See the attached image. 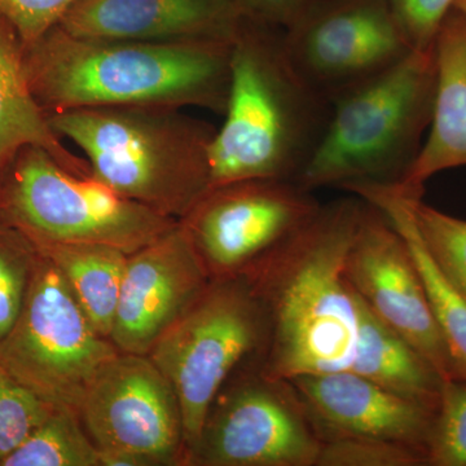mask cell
Returning <instances> with one entry per match:
<instances>
[{"label":"cell","instance_id":"cell-1","mask_svg":"<svg viewBox=\"0 0 466 466\" xmlns=\"http://www.w3.org/2000/svg\"><path fill=\"white\" fill-rule=\"evenodd\" d=\"M364 202L321 205L302 228L244 272L266 315L259 370L275 379L349 370L357 349V294L346 258Z\"/></svg>","mask_w":466,"mask_h":466},{"label":"cell","instance_id":"cell-2","mask_svg":"<svg viewBox=\"0 0 466 466\" xmlns=\"http://www.w3.org/2000/svg\"><path fill=\"white\" fill-rule=\"evenodd\" d=\"M232 42L90 38L52 27L24 47L46 115L99 106H198L225 115Z\"/></svg>","mask_w":466,"mask_h":466},{"label":"cell","instance_id":"cell-3","mask_svg":"<svg viewBox=\"0 0 466 466\" xmlns=\"http://www.w3.org/2000/svg\"><path fill=\"white\" fill-rule=\"evenodd\" d=\"M330 103L299 75L283 30L242 21L232 41L225 122L210 150V189L247 179L297 180Z\"/></svg>","mask_w":466,"mask_h":466},{"label":"cell","instance_id":"cell-4","mask_svg":"<svg viewBox=\"0 0 466 466\" xmlns=\"http://www.w3.org/2000/svg\"><path fill=\"white\" fill-rule=\"evenodd\" d=\"M84 150L91 177L128 200L180 219L210 189L217 127L174 106L82 108L47 115Z\"/></svg>","mask_w":466,"mask_h":466},{"label":"cell","instance_id":"cell-5","mask_svg":"<svg viewBox=\"0 0 466 466\" xmlns=\"http://www.w3.org/2000/svg\"><path fill=\"white\" fill-rule=\"evenodd\" d=\"M435 82L434 46L413 48L385 72L334 97L323 135L296 182L308 191L397 183L424 143Z\"/></svg>","mask_w":466,"mask_h":466},{"label":"cell","instance_id":"cell-6","mask_svg":"<svg viewBox=\"0 0 466 466\" xmlns=\"http://www.w3.org/2000/svg\"><path fill=\"white\" fill-rule=\"evenodd\" d=\"M0 219L35 245L99 244L128 256L177 225L33 146L0 174Z\"/></svg>","mask_w":466,"mask_h":466},{"label":"cell","instance_id":"cell-7","mask_svg":"<svg viewBox=\"0 0 466 466\" xmlns=\"http://www.w3.org/2000/svg\"><path fill=\"white\" fill-rule=\"evenodd\" d=\"M266 315L245 274L211 279L150 349L182 408L186 465L211 403L266 341Z\"/></svg>","mask_w":466,"mask_h":466},{"label":"cell","instance_id":"cell-8","mask_svg":"<svg viewBox=\"0 0 466 466\" xmlns=\"http://www.w3.org/2000/svg\"><path fill=\"white\" fill-rule=\"evenodd\" d=\"M118 352L39 251L23 309L0 342V366L46 403L78 413L86 389Z\"/></svg>","mask_w":466,"mask_h":466},{"label":"cell","instance_id":"cell-9","mask_svg":"<svg viewBox=\"0 0 466 466\" xmlns=\"http://www.w3.org/2000/svg\"><path fill=\"white\" fill-rule=\"evenodd\" d=\"M240 368L208 408L186 466H317L321 440L291 382L257 363Z\"/></svg>","mask_w":466,"mask_h":466},{"label":"cell","instance_id":"cell-10","mask_svg":"<svg viewBox=\"0 0 466 466\" xmlns=\"http://www.w3.org/2000/svg\"><path fill=\"white\" fill-rule=\"evenodd\" d=\"M78 415L100 466H186L179 400L148 355L110 359L86 389Z\"/></svg>","mask_w":466,"mask_h":466},{"label":"cell","instance_id":"cell-11","mask_svg":"<svg viewBox=\"0 0 466 466\" xmlns=\"http://www.w3.org/2000/svg\"><path fill=\"white\" fill-rule=\"evenodd\" d=\"M283 41L299 75L329 103L413 50L391 0H312Z\"/></svg>","mask_w":466,"mask_h":466},{"label":"cell","instance_id":"cell-12","mask_svg":"<svg viewBox=\"0 0 466 466\" xmlns=\"http://www.w3.org/2000/svg\"><path fill=\"white\" fill-rule=\"evenodd\" d=\"M321 205L291 179L208 189L179 220L210 279L244 274L314 218Z\"/></svg>","mask_w":466,"mask_h":466},{"label":"cell","instance_id":"cell-13","mask_svg":"<svg viewBox=\"0 0 466 466\" xmlns=\"http://www.w3.org/2000/svg\"><path fill=\"white\" fill-rule=\"evenodd\" d=\"M364 202L346 258V278L359 299L435 368L455 380L452 361L406 240L379 208Z\"/></svg>","mask_w":466,"mask_h":466},{"label":"cell","instance_id":"cell-14","mask_svg":"<svg viewBox=\"0 0 466 466\" xmlns=\"http://www.w3.org/2000/svg\"><path fill=\"white\" fill-rule=\"evenodd\" d=\"M210 280L188 233L177 222L127 257L110 341L121 352L148 355Z\"/></svg>","mask_w":466,"mask_h":466},{"label":"cell","instance_id":"cell-15","mask_svg":"<svg viewBox=\"0 0 466 466\" xmlns=\"http://www.w3.org/2000/svg\"><path fill=\"white\" fill-rule=\"evenodd\" d=\"M320 440L367 437L398 441L425 453L437 410L386 390L351 370L289 380Z\"/></svg>","mask_w":466,"mask_h":466},{"label":"cell","instance_id":"cell-16","mask_svg":"<svg viewBox=\"0 0 466 466\" xmlns=\"http://www.w3.org/2000/svg\"><path fill=\"white\" fill-rule=\"evenodd\" d=\"M242 21L232 0H76L58 26L90 38L232 42Z\"/></svg>","mask_w":466,"mask_h":466},{"label":"cell","instance_id":"cell-17","mask_svg":"<svg viewBox=\"0 0 466 466\" xmlns=\"http://www.w3.org/2000/svg\"><path fill=\"white\" fill-rule=\"evenodd\" d=\"M437 82L433 115L419 155L397 183L408 198H422L434 175L466 165V20L452 9L434 45Z\"/></svg>","mask_w":466,"mask_h":466},{"label":"cell","instance_id":"cell-18","mask_svg":"<svg viewBox=\"0 0 466 466\" xmlns=\"http://www.w3.org/2000/svg\"><path fill=\"white\" fill-rule=\"evenodd\" d=\"M47 150L70 173L91 177L87 159L67 149L36 103L24 67V46L5 17L0 16V174L25 147Z\"/></svg>","mask_w":466,"mask_h":466},{"label":"cell","instance_id":"cell-19","mask_svg":"<svg viewBox=\"0 0 466 466\" xmlns=\"http://www.w3.org/2000/svg\"><path fill=\"white\" fill-rule=\"evenodd\" d=\"M343 189L379 208L403 236L421 275L431 311L452 361L453 376L466 382V299L441 275L429 256L403 196L390 183H354Z\"/></svg>","mask_w":466,"mask_h":466},{"label":"cell","instance_id":"cell-20","mask_svg":"<svg viewBox=\"0 0 466 466\" xmlns=\"http://www.w3.org/2000/svg\"><path fill=\"white\" fill-rule=\"evenodd\" d=\"M357 299L358 341L349 370L437 410L444 382L440 373L403 337L382 323L358 296Z\"/></svg>","mask_w":466,"mask_h":466},{"label":"cell","instance_id":"cell-21","mask_svg":"<svg viewBox=\"0 0 466 466\" xmlns=\"http://www.w3.org/2000/svg\"><path fill=\"white\" fill-rule=\"evenodd\" d=\"M35 247L66 278L94 327L109 339L128 254L99 244Z\"/></svg>","mask_w":466,"mask_h":466},{"label":"cell","instance_id":"cell-22","mask_svg":"<svg viewBox=\"0 0 466 466\" xmlns=\"http://www.w3.org/2000/svg\"><path fill=\"white\" fill-rule=\"evenodd\" d=\"M0 466H100V455L78 413L54 408Z\"/></svg>","mask_w":466,"mask_h":466},{"label":"cell","instance_id":"cell-23","mask_svg":"<svg viewBox=\"0 0 466 466\" xmlns=\"http://www.w3.org/2000/svg\"><path fill=\"white\" fill-rule=\"evenodd\" d=\"M403 198L429 256L466 299V219L443 213L422 198Z\"/></svg>","mask_w":466,"mask_h":466},{"label":"cell","instance_id":"cell-24","mask_svg":"<svg viewBox=\"0 0 466 466\" xmlns=\"http://www.w3.org/2000/svg\"><path fill=\"white\" fill-rule=\"evenodd\" d=\"M38 258L34 242L0 219V342L23 309Z\"/></svg>","mask_w":466,"mask_h":466},{"label":"cell","instance_id":"cell-25","mask_svg":"<svg viewBox=\"0 0 466 466\" xmlns=\"http://www.w3.org/2000/svg\"><path fill=\"white\" fill-rule=\"evenodd\" d=\"M317 466H428L425 453L398 441L367 437L321 441Z\"/></svg>","mask_w":466,"mask_h":466},{"label":"cell","instance_id":"cell-26","mask_svg":"<svg viewBox=\"0 0 466 466\" xmlns=\"http://www.w3.org/2000/svg\"><path fill=\"white\" fill-rule=\"evenodd\" d=\"M54 408L0 366V464Z\"/></svg>","mask_w":466,"mask_h":466},{"label":"cell","instance_id":"cell-27","mask_svg":"<svg viewBox=\"0 0 466 466\" xmlns=\"http://www.w3.org/2000/svg\"><path fill=\"white\" fill-rule=\"evenodd\" d=\"M428 466H466V382L449 380L440 404L428 450Z\"/></svg>","mask_w":466,"mask_h":466},{"label":"cell","instance_id":"cell-28","mask_svg":"<svg viewBox=\"0 0 466 466\" xmlns=\"http://www.w3.org/2000/svg\"><path fill=\"white\" fill-rule=\"evenodd\" d=\"M76 0H0V16L16 29L24 47L60 24Z\"/></svg>","mask_w":466,"mask_h":466},{"label":"cell","instance_id":"cell-29","mask_svg":"<svg viewBox=\"0 0 466 466\" xmlns=\"http://www.w3.org/2000/svg\"><path fill=\"white\" fill-rule=\"evenodd\" d=\"M400 25L413 48L433 47L444 18L456 0H391Z\"/></svg>","mask_w":466,"mask_h":466},{"label":"cell","instance_id":"cell-30","mask_svg":"<svg viewBox=\"0 0 466 466\" xmlns=\"http://www.w3.org/2000/svg\"><path fill=\"white\" fill-rule=\"evenodd\" d=\"M312 0H232L244 20L274 29H288Z\"/></svg>","mask_w":466,"mask_h":466},{"label":"cell","instance_id":"cell-31","mask_svg":"<svg viewBox=\"0 0 466 466\" xmlns=\"http://www.w3.org/2000/svg\"><path fill=\"white\" fill-rule=\"evenodd\" d=\"M453 9H456V11H458L459 14L466 20V0H456Z\"/></svg>","mask_w":466,"mask_h":466}]
</instances>
